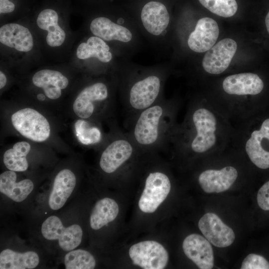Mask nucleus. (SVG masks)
I'll use <instances>...</instances> for the list:
<instances>
[{
	"instance_id": "obj_22",
	"label": "nucleus",
	"mask_w": 269,
	"mask_h": 269,
	"mask_svg": "<svg viewBox=\"0 0 269 269\" xmlns=\"http://www.w3.org/2000/svg\"><path fill=\"white\" fill-rule=\"evenodd\" d=\"M89 28L93 35L105 41L118 40L127 42L132 38V33L128 28L105 16L94 18L89 22Z\"/></svg>"
},
{
	"instance_id": "obj_25",
	"label": "nucleus",
	"mask_w": 269,
	"mask_h": 269,
	"mask_svg": "<svg viewBox=\"0 0 269 269\" xmlns=\"http://www.w3.org/2000/svg\"><path fill=\"white\" fill-rule=\"evenodd\" d=\"M39 263L38 255L34 251L20 253L6 249L0 253V269H32Z\"/></svg>"
},
{
	"instance_id": "obj_5",
	"label": "nucleus",
	"mask_w": 269,
	"mask_h": 269,
	"mask_svg": "<svg viewBox=\"0 0 269 269\" xmlns=\"http://www.w3.org/2000/svg\"><path fill=\"white\" fill-rule=\"evenodd\" d=\"M101 152L99 166L107 174L117 172L129 161L141 152L127 132L117 126L113 129L110 139Z\"/></svg>"
},
{
	"instance_id": "obj_19",
	"label": "nucleus",
	"mask_w": 269,
	"mask_h": 269,
	"mask_svg": "<svg viewBox=\"0 0 269 269\" xmlns=\"http://www.w3.org/2000/svg\"><path fill=\"white\" fill-rule=\"evenodd\" d=\"M237 177L236 169L228 166L220 170L208 169L203 171L198 177V182L204 192L220 193L228 190Z\"/></svg>"
},
{
	"instance_id": "obj_2",
	"label": "nucleus",
	"mask_w": 269,
	"mask_h": 269,
	"mask_svg": "<svg viewBox=\"0 0 269 269\" xmlns=\"http://www.w3.org/2000/svg\"><path fill=\"white\" fill-rule=\"evenodd\" d=\"M0 26V64L25 71L48 63L28 16Z\"/></svg>"
},
{
	"instance_id": "obj_13",
	"label": "nucleus",
	"mask_w": 269,
	"mask_h": 269,
	"mask_svg": "<svg viewBox=\"0 0 269 269\" xmlns=\"http://www.w3.org/2000/svg\"><path fill=\"white\" fill-rule=\"evenodd\" d=\"M133 264L144 269H162L169 256L164 247L154 241H144L132 246L129 251Z\"/></svg>"
},
{
	"instance_id": "obj_1",
	"label": "nucleus",
	"mask_w": 269,
	"mask_h": 269,
	"mask_svg": "<svg viewBox=\"0 0 269 269\" xmlns=\"http://www.w3.org/2000/svg\"><path fill=\"white\" fill-rule=\"evenodd\" d=\"M70 0H43L28 15L48 62H67L78 32L71 28Z\"/></svg>"
},
{
	"instance_id": "obj_3",
	"label": "nucleus",
	"mask_w": 269,
	"mask_h": 269,
	"mask_svg": "<svg viewBox=\"0 0 269 269\" xmlns=\"http://www.w3.org/2000/svg\"><path fill=\"white\" fill-rule=\"evenodd\" d=\"M176 106L159 100L139 113L126 127L141 153L155 152L166 147L176 127Z\"/></svg>"
},
{
	"instance_id": "obj_6",
	"label": "nucleus",
	"mask_w": 269,
	"mask_h": 269,
	"mask_svg": "<svg viewBox=\"0 0 269 269\" xmlns=\"http://www.w3.org/2000/svg\"><path fill=\"white\" fill-rule=\"evenodd\" d=\"M75 70L67 62L40 65L29 78L33 88L42 92L51 100L59 99L63 92L70 88L71 77Z\"/></svg>"
},
{
	"instance_id": "obj_18",
	"label": "nucleus",
	"mask_w": 269,
	"mask_h": 269,
	"mask_svg": "<svg viewBox=\"0 0 269 269\" xmlns=\"http://www.w3.org/2000/svg\"><path fill=\"white\" fill-rule=\"evenodd\" d=\"M219 34V26L215 20L210 17L201 18L189 35L188 46L196 52L207 51L214 45Z\"/></svg>"
},
{
	"instance_id": "obj_15",
	"label": "nucleus",
	"mask_w": 269,
	"mask_h": 269,
	"mask_svg": "<svg viewBox=\"0 0 269 269\" xmlns=\"http://www.w3.org/2000/svg\"><path fill=\"white\" fill-rule=\"evenodd\" d=\"M198 227L207 240L217 247H228L235 240L233 230L213 213L204 214L198 222Z\"/></svg>"
},
{
	"instance_id": "obj_21",
	"label": "nucleus",
	"mask_w": 269,
	"mask_h": 269,
	"mask_svg": "<svg viewBox=\"0 0 269 269\" xmlns=\"http://www.w3.org/2000/svg\"><path fill=\"white\" fill-rule=\"evenodd\" d=\"M76 184L75 174L67 168L60 170L56 175L48 199V205L52 210L63 207L72 194Z\"/></svg>"
},
{
	"instance_id": "obj_27",
	"label": "nucleus",
	"mask_w": 269,
	"mask_h": 269,
	"mask_svg": "<svg viewBox=\"0 0 269 269\" xmlns=\"http://www.w3.org/2000/svg\"><path fill=\"white\" fill-rule=\"evenodd\" d=\"M35 4L34 0H0V24L28 16Z\"/></svg>"
},
{
	"instance_id": "obj_11",
	"label": "nucleus",
	"mask_w": 269,
	"mask_h": 269,
	"mask_svg": "<svg viewBox=\"0 0 269 269\" xmlns=\"http://www.w3.org/2000/svg\"><path fill=\"white\" fill-rule=\"evenodd\" d=\"M171 189L168 176L162 171L150 172L138 201L140 210L147 213L154 212L168 196Z\"/></svg>"
},
{
	"instance_id": "obj_31",
	"label": "nucleus",
	"mask_w": 269,
	"mask_h": 269,
	"mask_svg": "<svg viewBox=\"0 0 269 269\" xmlns=\"http://www.w3.org/2000/svg\"><path fill=\"white\" fill-rule=\"evenodd\" d=\"M199 1L211 12L223 17L233 16L238 9L236 0H199Z\"/></svg>"
},
{
	"instance_id": "obj_34",
	"label": "nucleus",
	"mask_w": 269,
	"mask_h": 269,
	"mask_svg": "<svg viewBox=\"0 0 269 269\" xmlns=\"http://www.w3.org/2000/svg\"><path fill=\"white\" fill-rule=\"evenodd\" d=\"M7 83V78L6 73L4 70L0 68V89L2 90L6 85Z\"/></svg>"
},
{
	"instance_id": "obj_35",
	"label": "nucleus",
	"mask_w": 269,
	"mask_h": 269,
	"mask_svg": "<svg viewBox=\"0 0 269 269\" xmlns=\"http://www.w3.org/2000/svg\"><path fill=\"white\" fill-rule=\"evenodd\" d=\"M265 23L267 27V29L268 31V33L269 34V11L267 13L266 19H265Z\"/></svg>"
},
{
	"instance_id": "obj_26",
	"label": "nucleus",
	"mask_w": 269,
	"mask_h": 269,
	"mask_svg": "<svg viewBox=\"0 0 269 269\" xmlns=\"http://www.w3.org/2000/svg\"><path fill=\"white\" fill-rule=\"evenodd\" d=\"M119 211L117 203L113 199L104 198L95 204L90 217L91 228L98 230L113 221Z\"/></svg>"
},
{
	"instance_id": "obj_4",
	"label": "nucleus",
	"mask_w": 269,
	"mask_h": 269,
	"mask_svg": "<svg viewBox=\"0 0 269 269\" xmlns=\"http://www.w3.org/2000/svg\"><path fill=\"white\" fill-rule=\"evenodd\" d=\"M217 120L209 110L193 106L188 115L184 127L176 128L170 142L175 147H180L196 154L206 152L217 140Z\"/></svg>"
},
{
	"instance_id": "obj_32",
	"label": "nucleus",
	"mask_w": 269,
	"mask_h": 269,
	"mask_svg": "<svg viewBox=\"0 0 269 269\" xmlns=\"http://www.w3.org/2000/svg\"><path fill=\"white\" fill-rule=\"evenodd\" d=\"M241 269H269V262L264 257L255 254L248 255L242 262Z\"/></svg>"
},
{
	"instance_id": "obj_12",
	"label": "nucleus",
	"mask_w": 269,
	"mask_h": 269,
	"mask_svg": "<svg viewBox=\"0 0 269 269\" xmlns=\"http://www.w3.org/2000/svg\"><path fill=\"white\" fill-rule=\"evenodd\" d=\"M41 231L45 239L57 241L60 248L66 252L79 246L83 236L82 229L79 225L64 227L60 219L55 215L50 216L44 220Z\"/></svg>"
},
{
	"instance_id": "obj_24",
	"label": "nucleus",
	"mask_w": 269,
	"mask_h": 269,
	"mask_svg": "<svg viewBox=\"0 0 269 269\" xmlns=\"http://www.w3.org/2000/svg\"><path fill=\"white\" fill-rule=\"evenodd\" d=\"M15 171H5L0 175V192L16 202L24 201L34 188L33 182L25 179L16 182Z\"/></svg>"
},
{
	"instance_id": "obj_8",
	"label": "nucleus",
	"mask_w": 269,
	"mask_h": 269,
	"mask_svg": "<svg viewBox=\"0 0 269 269\" xmlns=\"http://www.w3.org/2000/svg\"><path fill=\"white\" fill-rule=\"evenodd\" d=\"M111 105L108 85L103 81H94L84 85L78 91L73 103L74 113L83 119H95L103 116Z\"/></svg>"
},
{
	"instance_id": "obj_33",
	"label": "nucleus",
	"mask_w": 269,
	"mask_h": 269,
	"mask_svg": "<svg viewBox=\"0 0 269 269\" xmlns=\"http://www.w3.org/2000/svg\"><path fill=\"white\" fill-rule=\"evenodd\" d=\"M257 202L262 209L269 211V181L265 183L259 190Z\"/></svg>"
},
{
	"instance_id": "obj_14",
	"label": "nucleus",
	"mask_w": 269,
	"mask_h": 269,
	"mask_svg": "<svg viewBox=\"0 0 269 269\" xmlns=\"http://www.w3.org/2000/svg\"><path fill=\"white\" fill-rule=\"evenodd\" d=\"M237 48L236 42L229 38H224L212 46L205 54L202 66L205 71L219 74L229 66Z\"/></svg>"
},
{
	"instance_id": "obj_36",
	"label": "nucleus",
	"mask_w": 269,
	"mask_h": 269,
	"mask_svg": "<svg viewBox=\"0 0 269 269\" xmlns=\"http://www.w3.org/2000/svg\"><path fill=\"white\" fill-rule=\"evenodd\" d=\"M124 22V20L122 18H119L118 19H117V23L120 25L123 24Z\"/></svg>"
},
{
	"instance_id": "obj_7",
	"label": "nucleus",
	"mask_w": 269,
	"mask_h": 269,
	"mask_svg": "<svg viewBox=\"0 0 269 269\" xmlns=\"http://www.w3.org/2000/svg\"><path fill=\"white\" fill-rule=\"evenodd\" d=\"M161 88L160 78L151 75L138 80L132 85L123 102L126 127L141 111L150 107L159 99Z\"/></svg>"
},
{
	"instance_id": "obj_17",
	"label": "nucleus",
	"mask_w": 269,
	"mask_h": 269,
	"mask_svg": "<svg viewBox=\"0 0 269 269\" xmlns=\"http://www.w3.org/2000/svg\"><path fill=\"white\" fill-rule=\"evenodd\" d=\"M186 257L201 269H211L214 266V254L210 243L203 236L192 234L187 236L182 244Z\"/></svg>"
},
{
	"instance_id": "obj_10",
	"label": "nucleus",
	"mask_w": 269,
	"mask_h": 269,
	"mask_svg": "<svg viewBox=\"0 0 269 269\" xmlns=\"http://www.w3.org/2000/svg\"><path fill=\"white\" fill-rule=\"evenodd\" d=\"M13 128L22 136L35 142L47 140L50 135V126L47 119L37 111L30 108L19 110L11 117Z\"/></svg>"
},
{
	"instance_id": "obj_9",
	"label": "nucleus",
	"mask_w": 269,
	"mask_h": 269,
	"mask_svg": "<svg viewBox=\"0 0 269 269\" xmlns=\"http://www.w3.org/2000/svg\"><path fill=\"white\" fill-rule=\"evenodd\" d=\"M112 58L110 47L103 39L94 35L80 39L77 36L67 63L78 72L82 71L91 60L108 63Z\"/></svg>"
},
{
	"instance_id": "obj_30",
	"label": "nucleus",
	"mask_w": 269,
	"mask_h": 269,
	"mask_svg": "<svg viewBox=\"0 0 269 269\" xmlns=\"http://www.w3.org/2000/svg\"><path fill=\"white\" fill-rule=\"evenodd\" d=\"M75 128L78 140L84 144H95L102 140V134L99 128L90 125L83 120H78L75 123Z\"/></svg>"
},
{
	"instance_id": "obj_23",
	"label": "nucleus",
	"mask_w": 269,
	"mask_h": 269,
	"mask_svg": "<svg viewBox=\"0 0 269 269\" xmlns=\"http://www.w3.org/2000/svg\"><path fill=\"white\" fill-rule=\"evenodd\" d=\"M141 19L144 28L149 33L159 35L167 28L169 22V15L163 3L151 1L143 7Z\"/></svg>"
},
{
	"instance_id": "obj_16",
	"label": "nucleus",
	"mask_w": 269,
	"mask_h": 269,
	"mask_svg": "<svg viewBox=\"0 0 269 269\" xmlns=\"http://www.w3.org/2000/svg\"><path fill=\"white\" fill-rule=\"evenodd\" d=\"M245 149L256 166L264 169L269 168V119L262 123L260 129L251 133L246 142Z\"/></svg>"
},
{
	"instance_id": "obj_28",
	"label": "nucleus",
	"mask_w": 269,
	"mask_h": 269,
	"mask_svg": "<svg viewBox=\"0 0 269 269\" xmlns=\"http://www.w3.org/2000/svg\"><path fill=\"white\" fill-rule=\"evenodd\" d=\"M30 144L24 141L17 142L12 147L6 150L3 155V162L9 170L15 172L26 171L28 168L26 156L30 152Z\"/></svg>"
},
{
	"instance_id": "obj_29",
	"label": "nucleus",
	"mask_w": 269,
	"mask_h": 269,
	"mask_svg": "<svg viewBox=\"0 0 269 269\" xmlns=\"http://www.w3.org/2000/svg\"><path fill=\"white\" fill-rule=\"evenodd\" d=\"M66 269H93L96 266V260L89 252L82 249L69 251L64 257Z\"/></svg>"
},
{
	"instance_id": "obj_20",
	"label": "nucleus",
	"mask_w": 269,
	"mask_h": 269,
	"mask_svg": "<svg viewBox=\"0 0 269 269\" xmlns=\"http://www.w3.org/2000/svg\"><path fill=\"white\" fill-rule=\"evenodd\" d=\"M223 88L227 94L236 95H255L264 88V83L254 73H243L230 75L223 82Z\"/></svg>"
}]
</instances>
